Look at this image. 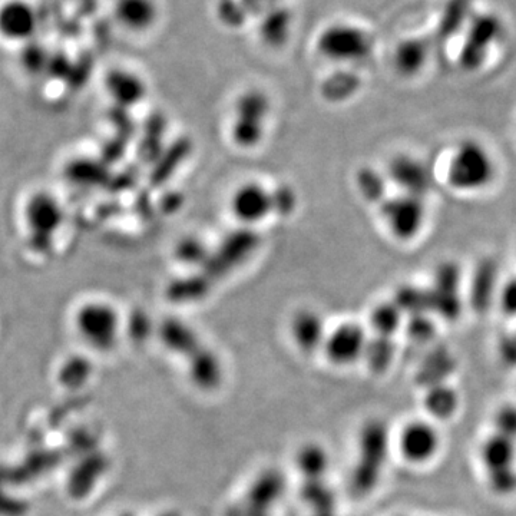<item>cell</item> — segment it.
Returning <instances> with one entry per match:
<instances>
[{
	"mask_svg": "<svg viewBox=\"0 0 516 516\" xmlns=\"http://www.w3.org/2000/svg\"><path fill=\"white\" fill-rule=\"evenodd\" d=\"M498 174L494 151L478 138H461L446 151L442 178L453 193L484 194L494 187Z\"/></svg>",
	"mask_w": 516,
	"mask_h": 516,
	"instance_id": "6da1fadb",
	"label": "cell"
},
{
	"mask_svg": "<svg viewBox=\"0 0 516 516\" xmlns=\"http://www.w3.org/2000/svg\"><path fill=\"white\" fill-rule=\"evenodd\" d=\"M76 336L97 353H111L117 349L125 324L117 307L104 299L82 301L72 314Z\"/></svg>",
	"mask_w": 516,
	"mask_h": 516,
	"instance_id": "7a4b0ae2",
	"label": "cell"
},
{
	"mask_svg": "<svg viewBox=\"0 0 516 516\" xmlns=\"http://www.w3.org/2000/svg\"><path fill=\"white\" fill-rule=\"evenodd\" d=\"M389 436L385 423L369 420L360 430L357 443V459L352 469V484L355 495H369L380 481L387 458Z\"/></svg>",
	"mask_w": 516,
	"mask_h": 516,
	"instance_id": "3957f363",
	"label": "cell"
},
{
	"mask_svg": "<svg viewBox=\"0 0 516 516\" xmlns=\"http://www.w3.org/2000/svg\"><path fill=\"white\" fill-rule=\"evenodd\" d=\"M379 215L387 233L399 243H412L428 223V205L425 197L396 194L379 204Z\"/></svg>",
	"mask_w": 516,
	"mask_h": 516,
	"instance_id": "277c9868",
	"label": "cell"
},
{
	"mask_svg": "<svg viewBox=\"0 0 516 516\" xmlns=\"http://www.w3.org/2000/svg\"><path fill=\"white\" fill-rule=\"evenodd\" d=\"M369 339V329L365 324L355 320L337 323L329 327L322 355L330 365L347 369L365 359Z\"/></svg>",
	"mask_w": 516,
	"mask_h": 516,
	"instance_id": "5b68a950",
	"label": "cell"
},
{
	"mask_svg": "<svg viewBox=\"0 0 516 516\" xmlns=\"http://www.w3.org/2000/svg\"><path fill=\"white\" fill-rule=\"evenodd\" d=\"M400 458L412 466H423L435 461L442 449V435L438 423L430 419H413L400 428L396 438Z\"/></svg>",
	"mask_w": 516,
	"mask_h": 516,
	"instance_id": "8992f818",
	"label": "cell"
},
{
	"mask_svg": "<svg viewBox=\"0 0 516 516\" xmlns=\"http://www.w3.org/2000/svg\"><path fill=\"white\" fill-rule=\"evenodd\" d=\"M228 207L238 223L244 227H256L276 211L274 191L258 181H244L234 188Z\"/></svg>",
	"mask_w": 516,
	"mask_h": 516,
	"instance_id": "52a82bcc",
	"label": "cell"
},
{
	"mask_svg": "<svg viewBox=\"0 0 516 516\" xmlns=\"http://www.w3.org/2000/svg\"><path fill=\"white\" fill-rule=\"evenodd\" d=\"M515 439L494 433L481 449V462L495 491L509 492L516 486Z\"/></svg>",
	"mask_w": 516,
	"mask_h": 516,
	"instance_id": "ba28073f",
	"label": "cell"
},
{
	"mask_svg": "<svg viewBox=\"0 0 516 516\" xmlns=\"http://www.w3.org/2000/svg\"><path fill=\"white\" fill-rule=\"evenodd\" d=\"M269 102L260 95L241 99L236 108L230 135L238 147L253 148L264 138Z\"/></svg>",
	"mask_w": 516,
	"mask_h": 516,
	"instance_id": "9c48e42d",
	"label": "cell"
},
{
	"mask_svg": "<svg viewBox=\"0 0 516 516\" xmlns=\"http://www.w3.org/2000/svg\"><path fill=\"white\" fill-rule=\"evenodd\" d=\"M23 223L33 237L51 238L64 223V207L58 197L48 191H38L26 200Z\"/></svg>",
	"mask_w": 516,
	"mask_h": 516,
	"instance_id": "30bf717a",
	"label": "cell"
},
{
	"mask_svg": "<svg viewBox=\"0 0 516 516\" xmlns=\"http://www.w3.org/2000/svg\"><path fill=\"white\" fill-rule=\"evenodd\" d=\"M185 373L195 389L200 392H217L226 380V366L218 353L211 347L203 346L184 360Z\"/></svg>",
	"mask_w": 516,
	"mask_h": 516,
	"instance_id": "8fae6325",
	"label": "cell"
},
{
	"mask_svg": "<svg viewBox=\"0 0 516 516\" xmlns=\"http://www.w3.org/2000/svg\"><path fill=\"white\" fill-rule=\"evenodd\" d=\"M385 174L400 193L425 197L430 185V172L425 162L415 155L398 154L389 160Z\"/></svg>",
	"mask_w": 516,
	"mask_h": 516,
	"instance_id": "7c38bea8",
	"label": "cell"
},
{
	"mask_svg": "<svg viewBox=\"0 0 516 516\" xmlns=\"http://www.w3.org/2000/svg\"><path fill=\"white\" fill-rule=\"evenodd\" d=\"M291 342L303 355L322 353L327 327L323 314L314 309H300L291 316L289 324Z\"/></svg>",
	"mask_w": 516,
	"mask_h": 516,
	"instance_id": "4fadbf2b",
	"label": "cell"
},
{
	"mask_svg": "<svg viewBox=\"0 0 516 516\" xmlns=\"http://www.w3.org/2000/svg\"><path fill=\"white\" fill-rule=\"evenodd\" d=\"M109 469V459L104 452L97 451L81 456L66 482V492L75 501H84L97 489L99 482Z\"/></svg>",
	"mask_w": 516,
	"mask_h": 516,
	"instance_id": "5bb4252c",
	"label": "cell"
},
{
	"mask_svg": "<svg viewBox=\"0 0 516 516\" xmlns=\"http://www.w3.org/2000/svg\"><path fill=\"white\" fill-rule=\"evenodd\" d=\"M157 336L167 352L183 360L194 355L204 344L200 334L191 324L175 317L158 324Z\"/></svg>",
	"mask_w": 516,
	"mask_h": 516,
	"instance_id": "9a60e30c",
	"label": "cell"
},
{
	"mask_svg": "<svg viewBox=\"0 0 516 516\" xmlns=\"http://www.w3.org/2000/svg\"><path fill=\"white\" fill-rule=\"evenodd\" d=\"M36 29V13L29 3L11 0L0 8V35L9 41H25Z\"/></svg>",
	"mask_w": 516,
	"mask_h": 516,
	"instance_id": "2e32d148",
	"label": "cell"
},
{
	"mask_svg": "<svg viewBox=\"0 0 516 516\" xmlns=\"http://www.w3.org/2000/svg\"><path fill=\"white\" fill-rule=\"evenodd\" d=\"M499 29L501 23L495 16L484 15L472 22L471 36L462 54V61L468 64L469 68L481 64L489 45L495 43L498 38Z\"/></svg>",
	"mask_w": 516,
	"mask_h": 516,
	"instance_id": "e0dca14e",
	"label": "cell"
},
{
	"mask_svg": "<svg viewBox=\"0 0 516 516\" xmlns=\"http://www.w3.org/2000/svg\"><path fill=\"white\" fill-rule=\"evenodd\" d=\"M430 420L451 419L459 409V395L455 389L446 385L430 387L423 399Z\"/></svg>",
	"mask_w": 516,
	"mask_h": 516,
	"instance_id": "ac0fdd59",
	"label": "cell"
},
{
	"mask_svg": "<svg viewBox=\"0 0 516 516\" xmlns=\"http://www.w3.org/2000/svg\"><path fill=\"white\" fill-rule=\"evenodd\" d=\"M92 375H94V366L91 360L82 355H72L66 357L58 367L56 380L66 390H79L84 389L91 382Z\"/></svg>",
	"mask_w": 516,
	"mask_h": 516,
	"instance_id": "d6986e66",
	"label": "cell"
},
{
	"mask_svg": "<svg viewBox=\"0 0 516 516\" xmlns=\"http://www.w3.org/2000/svg\"><path fill=\"white\" fill-rule=\"evenodd\" d=\"M296 463L306 481H323L329 471V453L319 443H306L297 452Z\"/></svg>",
	"mask_w": 516,
	"mask_h": 516,
	"instance_id": "ffe728a7",
	"label": "cell"
},
{
	"mask_svg": "<svg viewBox=\"0 0 516 516\" xmlns=\"http://www.w3.org/2000/svg\"><path fill=\"white\" fill-rule=\"evenodd\" d=\"M403 312L395 301H383L370 312L369 329L375 336L389 337L402 327Z\"/></svg>",
	"mask_w": 516,
	"mask_h": 516,
	"instance_id": "44dd1931",
	"label": "cell"
},
{
	"mask_svg": "<svg viewBox=\"0 0 516 516\" xmlns=\"http://www.w3.org/2000/svg\"><path fill=\"white\" fill-rule=\"evenodd\" d=\"M429 56V46L418 39H412L399 46L396 52V68L400 74L416 75L426 66Z\"/></svg>",
	"mask_w": 516,
	"mask_h": 516,
	"instance_id": "7402d4cb",
	"label": "cell"
},
{
	"mask_svg": "<svg viewBox=\"0 0 516 516\" xmlns=\"http://www.w3.org/2000/svg\"><path fill=\"white\" fill-rule=\"evenodd\" d=\"M387 180L385 171L380 172L372 167L362 168L357 172L356 187L359 194L369 203L379 205L386 198Z\"/></svg>",
	"mask_w": 516,
	"mask_h": 516,
	"instance_id": "603a6c76",
	"label": "cell"
},
{
	"mask_svg": "<svg viewBox=\"0 0 516 516\" xmlns=\"http://www.w3.org/2000/svg\"><path fill=\"white\" fill-rule=\"evenodd\" d=\"M108 91L121 105H135L144 98L145 89L140 79L125 74H114L108 79Z\"/></svg>",
	"mask_w": 516,
	"mask_h": 516,
	"instance_id": "cb8c5ba5",
	"label": "cell"
},
{
	"mask_svg": "<svg viewBox=\"0 0 516 516\" xmlns=\"http://www.w3.org/2000/svg\"><path fill=\"white\" fill-rule=\"evenodd\" d=\"M393 356H395V346L389 337H370L367 344L365 362L370 369L376 373H383L392 365Z\"/></svg>",
	"mask_w": 516,
	"mask_h": 516,
	"instance_id": "d4e9b609",
	"label": "cell"
},
{
	"mask_svg": "<svg viewBox=\"0 0 516 516\" xmlns=\"http://www.w3.org/2000/svg\"><path fill=\"white\" fill-rule=\"evenodd\" d=\"M29 512V504L25 499L0 491V516H25Z\"/></svg>",
	"mask_w": 516,
	"mask_h": 516,
	"instance_id": "484cf974",
	"label": "cell"
},
{
	"mask_svg": "<svg viewBox=\"0 0 516 516\" xmlns=\"http://www.w3.org/2000/svg\"><path fill=\"white\" fill-rule=\"evenodd\" d=\"M496 433L516 439V409L504 408L496 415Z\"/></svg>",
	"mask_w": 516,
	"mask_h": 516,
	"instance_id": "4316f807",
	"label": "cell"
},
{
	"mask_svg": "<svg viewBox=\"0 0 516 516\" xmlns=\"http://www.w3.org/2000/svg\"><path fill=\"white\" fill-rule=\"evenodd\" d=\"M501 299L499 303L502 306V312L515 316L516 314V281H508L501 290Z\"/></svg>",
	"mask_w": 516,
	"mask_h": 516,
	"instance_id": "83f0119b",
	"label": "cell"
},
{
	"mask_svg": "<svg viewBox=\"0 0 516 516\" xmlns=\"http://www.w3.org/2000/svg\"><path fill=\"white\" fill-rule=\"evenodd\" d=\"M118 516H135L134 514H129V512H124V514Z\"/></svg>",
	"mask_w": 516,
	"mask_h": 516,
	"instance_id": "f1b7e54d",
	"label": "cell"
},
{
	"mask_svg": "<svg viewBox=\"0 0 516 516\" xmlns=\"http://www.w3.org/2000/svg\"><path fill=\"white\" fill-rule=\"evenodd\" d=\"M162 516H177V515H174V514H165V515H162Z\"/></svg>",
	"mask_w": 516,
	"mask_h": 516,
	"instance_id": "f546056e",
	"label": "cell"
}]
</instances>
